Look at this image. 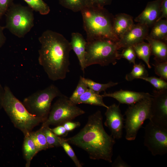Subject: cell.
<instances>
[{
  "label": "cell",
  "instance_id": "6da1fadb",
  "mask_svg": "<svg viewBox=\"0 0 167 167\" xmlns=\"http://www.w3.org/2000/svg\"><path fill=\"white\" fill-rule=\"evenodd\" d=\"M65 139L69 144L85 151L91 159L112 162L115 140L105 131L103 116L100 110L88 117L86 124L78 133Z\"/></svg>",
  "mask_w": 167,
  "mask_h": 167
},
{
  "label": "cell",
  "instance_id": "7a4b0ae2",
  "mask_svg": "<svg viewBox=\"0 0 167 167\" xmlns=\"http://www.w3.org/2000/svg\"><path fill=\"white\" fill-rule=\"evenodd\" d=\"M38 40L40 65L51 80L64 79L70 71V42L62 34L49 30L44 31Z\"/></svg>",
  "mask_w": 167,
  "mask_h": 167
},
{
  "label": "cell",
  "instance_id": "3957f363",
  "mask_svg": "<svg viewBox=\"0 0 167 167\" xmlns=\"http://www.w3.org/2000/svg\"><path fill=\"white\" fill-rule=\"evenodd\" d=\"M80 12L86 41L100 38L118 41L113 30L114 17L104 7L86 6Z\"/></svg>",
  "mask_w": 167,
  "mask_h": 167
},
{
  "label": "cell",
  "instance_id": "277c9868",
  "mask_svg": "<svg viewBox=\"0 0 167 167\" xmlns=\"http://www.w3.org/2000/svg\"><path fill=\"white\" fill-rule=\"evenodd\" d=\"M4 89L2 107L14 126L20 130L24 135H28L35 127L44 122L43 119L30 113L9 87L5 86Z\"/></svg>",
  "mask_w": 167,
  "mask_h": 167
},
{
  "label": "cell",
  "instance_id": "5b68a950",
  "mask_svg": "<svg viewBox=\"0 0 167 167\" xmlns=\"http://www.w3.org/2000/svg\"><path fill=\"white\" fill-rule=\"evenodd\" d=\"M117 42L106 38L87 41L85 68L94 64H99L101 66H107L110 64L115 65L117 60L121 58L118 52L120 48Z\"/></svg>",
  "mask_w": 167,
  "mask_h": 167
},
{
  "label": "cell",
  "instance_id": "8992f818",
  "mask_svg": "<svg viewBox=\"0 0 167 167\" xmlns=\"http://www.w3.org/2000/svg\"><path fill=\"white\" fill-rule=\"evenodd\" d=\"M33 11L29 6L13 3L5 13V28L18 37H24L34 26Z\"/></svg>",
  "mask_w": 167,
  "mask_h": 167
},
{
  "label": "cell",
  "instance_id": "52a82bcc",
  "mask_svg": "<svg viewBox=\"0 0 167 167\" xmlns=\"http://www.w3.org/2000/svg\"><path fill=\"white\" fill-rule=\"evenodd\" d=\"M62 94L56 86L52 84L25 98L23 103L30 113L45 121L48 116L53 99Z\"/></svg>",
  "mask_w": 167,
  "mask_h": 167
},
{
  "label": "cell",
  "instance_id": "ba28073f",
  "mask_svg": "<svg viewBox=\"0 0 167 167\" xmlns=\"http://www.w3.org/2000/svg\"><path fill=\"white\" fill-rule=\"evenodd\" d=\"M152 96L130 105L126 110L124 128L126 132V140H135L145 121L151 118Z\"/></svg>",
  "mask_w": 167,
  "mask_h": 167
},
{
  "label": "cell",
  "instance_id": "9c48e42d",
  "mask_svg": "<svg viewBox=\"0 0 167 167\" xmlns=\"http://www.w3.org/2000/svg\"><path fill=\"white\" fill-rule=\"evenodd\" d=\"M85 113L83 110L78 107L69 98L62 94L58 97L51 106L48 116L43 122L42 126L62 125Z\"/></svg>",
  "mask_w": 167,
  "mask_h": 167
},
{
  "label": "cell",
  "instance_id": "30bf717a",
  "mask_svg": "<svg viewBox=\"0 0 167 167\" xmlns=\"http://www.w3.org/2000/svg\"><path fill=\"white\" fill-rule=\"evenodd\" d=\"M144 144L153 156L167 152V129L149 121L144 128Z\"/></svg>",
  "mask_w": 167,
  "mask_h": 167
},
{
  "label": "cell",
  "instance_id": "8fae6325",
  "mask_svg": "<svg viewBox=\"0 0 167 167\" xmlns=\"http://www.w3.org/2000/svg\"><path fill=\"white\" fill-rule=\"evenodd\" d=\"M149 121L167 129V89L155 90L152 96Z\"/></svg>",
  "mask_w": 167,
  "mask_h": 167
},
{
  "label": "cell",
  "instance_id": "7c38bea8",
  "mask_svg": "<svg viewBox=\"0 0 167 167\" xmlns=\"http://www.w3.org/2000/svg\"><path fill=\"white\" fill-rule=\"evenodd\" d=\"M105 113L106 120L105 126L111 132V135L115 139L122 138L125 119L121 112L119 105L113 104L108 106Z\"/></svg>",
  "mask_w": 167,
  "mask_h": 167
},
{
  "label": "cell",
  "instance_id": "4fadbf2b",
  "mask_svg": "<svg viewBox=\"0 0 167 167\" xmlns=\"http://www.w3.org/2000/svg\"><path fill=\"white\" fill-rule=\"evenodd\" d=\"M148 28L140 23L134 24L117 42L120 49L132 47L143 41L148 35Z\"/></svg>",
  "mask_w": 167,
  "mask_h": 167
},
{
  "label": "cell",
  "instance_id": "5bb4252c",
  "mask_svg": "<svg viewBox=\"0 0 167 167\" xmlns=\"http://www.w3.org/2000/svg\"><path fill=\"white\" fill-rule=\"evenodd\" d=\"M162 0L148 2L142 12L135 19V22L147 26H153L161 15V5Z\"/></svg>",
  "mask_w": 167,
  "mask_h": 167
},
{
  "label": "cell",
  "instance_id": "9a60e30c",
  "mask_svg": "<svg viewBox=\"0 0 167 167\" xmlns=\"http://www.w3.org/2000/svg\"><path fill=\"white\" fill-rule=\"evenodd\" d=\"M103 97H108L114 98L121 104L131 105L146 98L152 96L148 93L138 92L121 89L113 93L105 92L101 95Z\"/></svg>",
  "mask_w": 167,
  "mask_h": 167
},
{
  "label": "cell",
  "instance_id": "2e32d148",
  "mask_svg": "<svg viewBox=\"0 0 167 167\" xmlns=\"http://www.w3.org/2000/svg\"><path fill=\"white\" fill-rule=\"evenodd\" d=\"M72 50L76 55L82 71L84 73L86 69L85 66L86 40L83 35L79 32H73L70 42Z\"/></svg>",
  "mask_w": 167,
  "mask_h": 167
},
{
  "label": "cell",
  "instance_id": "e0dca14e",
  "mask_svg": "<svg viewBox=\"0 0 167 167\" xmlns=\"http://www.w3.org/2000/svg\"><path fill=\"white\" fill-rule=\"evenodd\" d=\"M134 24L133 19L130 15L125 13L118 14L113 18V32L119 39Z\"/></svg>",
  "mask_w": 167,
  "mask_h": 167
},
{
  "label": "cell",
  "instance_id": "ac0fdd59",
  "mask_svg": "<svg viewBox=\"0 0 167 167\" xmlns=\"http://www.w3.org/2000/svg\"><path fill=\"white\" fill-rule=\"evenodd\" d=\"M145 40L150 44L151 54L154 56L155 61L167 62V45L166 42L152 38L148 36Z\"/></svg>",
  "mask_w": 167,
  "mask_h": 167
},
{
  "label": "cell",
  "instance_id": "d6986e66",
  "mask_svg": "<svg viewBox=\"0 0 167 167\" xmlns=\"http://www.w3.org/2000/svg\"><path fill=\"white\" fill-rule=\"evenodd\" d=\"M103 98L101 95L88 88L85 92L73 102L76 105L88 104L102 106L107 108L108 106L104 102Z\"/></svg>",
  "mask_w": 167,
  "mask_h": 167
},
{
  "label": "cell",
  "instance_id": "ffe728a7",
  "mask_svg": "<svg viewBox=\"0 0 167 167\" xmlns=\"http://www.w3.org/2000/svg\"><path fill=\"white\" fill-rule=\"evenodd\" d=\"M150 34L148 36L156 40L166 42L167 38V19H160L157 21L152 26Z\"/></svg>",
  "mask_w": 167,
  "mask_h": 167
},
{
  "label": "cell",
  "instance_id": "44dd1931",
  "mask_svg": "<svg viewBox=\"0 0 167 167\" xmlns=\"http://www.w3.org/2000/svg\"><path fill=\"white\" fill-rule=\"evenodd\" d=\"M23 148L24 157L26 161V166L29 167L33 157L38 152L29 133L24 135Z\"/></svg>",
  "mask_w": 167,
  "mask_h": 167
},
{
  "label": "cell",
  "instance_id": "7402d4cb",
  "mask_svg": "<svg viewBox=\"0 0 167 167\" xmlns=\"http://www.w3.org/2000/svg\"><path fill=\"white\" fill-rule=\"evenodd\" d=\"M132 47L136 56L144 61L148 68H151L149 63L151 51L149 43L145 42L143 41L135 45Z\"/></svg>",
  "mask_w": 167,
  "mask_h": 167
},
{
  "label": "cell",
  "instance_id": "603a6c76",
  "mask_svg": "<svg viewBox=\"0 0 167 167\" xmlns=\"http://www.w3.org/2000/svg\"><path fill=\"white\" fill-rule=\"evenodd\" d=\"M30 135L33 140L38 152L43 150L51 148L48 144L42 128L35 132L32 131Z\"/></svg>",
  "mask_w": 167,
  "mask_h": 167
},
{
  "label": "cell",
  "instance_id": "cb8c5ba5",
  "mask_svg": "<svg viewBox=\"0 0 167 167\" xmlns=\"http://www.w3.org/2000/svg\"><path fill=\"white\" fill-rule=\"evenodd\" d=\"M81 78L88 88L99 94L101 92L105 91L108 88L114 86L118 84V83L112 81L105 84H100L96 82L89 79L85 78L82 76Z\"/></svg>",
  "mask_w": 167,
  "mask_h": 167
},
{
  "label": "cell",
  "instance_id": "d4e9b609",
  "mask_svg": "<svg viewBox=\"0 0 167 167\" xmlns=\"http://www.w3.org/2000/svg\"><path fill=\"white\" fill-rule=\"evenodd\" d=\"M148 71L144 65L141 63H135L131 71L126 75L125 79L130 81L135 79H140L142 78L148 76Z\"/></svg>",
  "mask_w": 167,
  "mask_h": 167
},
{
  "label": "cell",
  "instance_id": "484cf974",
  "mask_svg": "<svg viewBox=\"0 0 167 167\" xmlns=\"http://www.w3.org/2000/svg\"><path fill=\"white\" fill-rule=\"evenodd\" d=\"M59 4L74 12L81 11L87 6L86 0H58Z\"/></svg>",
  "mask_w": 167,
  "mask_h": 167
},
{
  "label": "cell",
  "instance_id": "4316f807",
  "mask_svg": "<svg viewBox=\"0 0 167 167\" xmlns=\"http://www.w3.org/2000/svg\"><path fill=\"white\" fill-rule=\"evenodd\" d=\"M33 11L42 15L49 13L50 9L49 6L43 0H23Z\"/></svg>",
  "mask_w": 167,
  "mask_h": 167
},
{
  "label": "cell",
  "instance_id": "83f0119b",
  "mask_svg": "<svg viewBox=\"0 0 167 167\" xmlns=\"http://www.w3.org/2000/svg\"><path fill=\"white\" fill-rule=\"evenodd\" d=\"M41 128L45 134L47 143L51 148L61 146V137L54 134L51 131L49 126H41Z\"/></svg>",
  "mask_w": 167,
  "mask_h": 167
},
{
  "label": "cell",
  "instance_id": "f1b7e54d",
  "mask_svg": "<svg viewBox=\"0 0 167 167\" xmlns=\"http://www.w3.org/2000/svg\"><path fill=\"white\" fill-rule=\"evenodd\" d=\"M60 144L61 146L63 148L66 153L73 161L75 166L77 167H82V164L78 159L72 148L65 138L61 137Z\"/></svg>",
  "mask_w": 167,
  "mask_h": 167
},
{
  "label": "cell",
  "instance_id": "f546056e",
  "mask_svg": "<svg viewBox=\"0 0 167 167\" xmlns=\"http://www.w3.org/2000/svg\"><path fill=\"white\" fill-rule=\"evenodd\" d=\"M140 79L144 80L150 83L157 91H161L167 89L166 81L161 78L155 77H145Z\"/></svg>",
  "mask_w": 167,
  "mask_h": 167
},
{
  "label": "cell",
  "instance_id": "4dcf8cb0",
  "mask_svg": "<svg viewBox=\"0 0 167 167\" xmlns=\"http://www.w3.org/2000/svg\"><path fill=\"white\" fill-rule=\"evenodd\" d=\"M88 88V86L83 81L81 76H80L75 90L70 97L69 98L70 99L72 102H74L85 92Z\"/></svg>",
  "mask_w": 167,
  "mask_h": 167
},
{
  "label": "cell",
  "instance_id": "1f68e13d",
  "mask_svg": "<svg viewBox=\"0 0 167 167\" xmlns=\"http://www.w3.org/2000/svg\"><path fill=\"white\" fill-rule=\"evenodd\" d=\"M153 65L155 72L161 78L167 81V62L156 61Z\"/></svg>",
  "mask_w": 167,
  "mask_h": 167
},
{
  "label": "cell",
  "instance_id": "d6a6232c",
  "mask_svg": "<svg viewBox=\"0 0 167 167\" xmlns=\"http://www.w3.org/2000/svg\"><path fill=\"white\" fill-rule=\"evenodd\" d=\"M121 54V58H125L130 63L135 64L136 55L132 46L128 47L123 49Z\"/></svg>",
  "mask_w": 167,
  "mask_h": 167
},
{
  "label": "cell",
  "instance_id": "836d02e7",
  "mask_svg": "<svg viewBox=\"0 0 167 167\" xmlns=\"http://www.w3.org/2000/svg\"><path fill=\"white\" fill-rule=\"evenodd\" d=\"M112 0H86L87 6L104 8L111 4Z\"/></svg>",
  "mask_w": 167,
  "mask_h": 167
},
{
  "label": "cell",
  "instance_id": "e575fe53",
  "mask_svg": "<svg viewBox=\"0 0 167 167\" xmlns=\"http://www.w3.org/2000/svg\"><path fill=\"white\" fill-rule=\"evenodd\" d=\"M50 129L54 134L59 136H66L68 133L62 125L57 126L54 128Z\"/></svg>",
  "mask_w": 167,
  "mask_h": 167
},
{
  "label": "cell",
  "instance_id": "d590c367",
  "mask_svg": "<svg viewBox=\"0 0 167 167\" xmlns=\"http://www.w3.org/2000/svg\"><path fill=\"white\" fill-rule=\"evenodd\" d=\"M62 125L67 131L69 132L79 126L80 125V123L79 122H72L71 121H69L65 122Z\"/></svg>",
  "mask_w": 167,
  "mask_h": 167
},
{
  "label": "cell",
  "instance_id": "8d00e7d4",
  "mask_svg": "<svg viewBox=\"0 0 167 167\" xmlns=\"http://www.w3.org/2000/svg\"><path fill=\"white\" fill-rule=\"evenodd\" d=\"M161 15L157 21L163 18H167V0H162L161 5Z\"/></svg>",
  "mask_w": 167,
  "mask_h": 167
},
{
  "label": "cell",
  "instance_id": "74e56055",
  "mask_svg": "<svg viewBox=\"0 0 167 167\" xmlns=\"http://www.w3.org/2000/svg\"><path fill=\"white\" fill-rule=\"evenodd\" d=\"M13 0H0V10L5 14L6 11L13 3Z\"/></svg>",
  "mask_w": 167,
  "mask_h": 167
},
{
  "label": "cell",
  "instance_id": "f35d334b",
  "mask_svg": "<svg viewBox=\"0 0 167 167\" xmlns=\"http://www.w3.org/2000/svg\"><path fill=\"white\" fill-rule=\"evenodd\" d=\"M112 167H131L126 162L124 161L120 155L115 159L112 165Z\"/></svg>",
  "mask_w": 167,
  "mask_h": 167
},
{
  "label": "cell",
  "instance_id": "ab89813d",
  "mask_svg": "<svg viewBox=\"0 0 167 167\" xmlns=\"http://www.w3.org/2000/svg\"><path fill=\"white\" fill-rule=\"evenodd\" d=\"M4 28V27L0 25V48L4 45L6 40V37L3 32Z\"/></svg>",
  "mask_w": 167,
  "mask_h": 167
},
{
  "label": "cell",
  "instance_id": "60d3db41",
  "mask_svg": "<svg viewBox=\"0 0 167 167\" xmlns=\"http://www.w3.org/2000/svg\"><path fill=\"white\" fill-rule=\"evenodd\" d=\"M4 92V87L3 88L0 83V108L2 107V101Z\"/></svg>",
  "mask_w": 167,
  "mask_h": 167
},
{
  "label": "cell",
  "instance_id": "b9f144b4",
  "mask_svg": "<svg viewBox=\"0 0 167 167\" xmlns=\"http://www.w3.org/2000/svg\"><path fill=\"white\" fill-rule=\"evenodd\" d=\"M4 14V13L0 10V19Z\"/></svg>",
  "mask_w": 167,
  "mask_h": 167
}]
</instances>
